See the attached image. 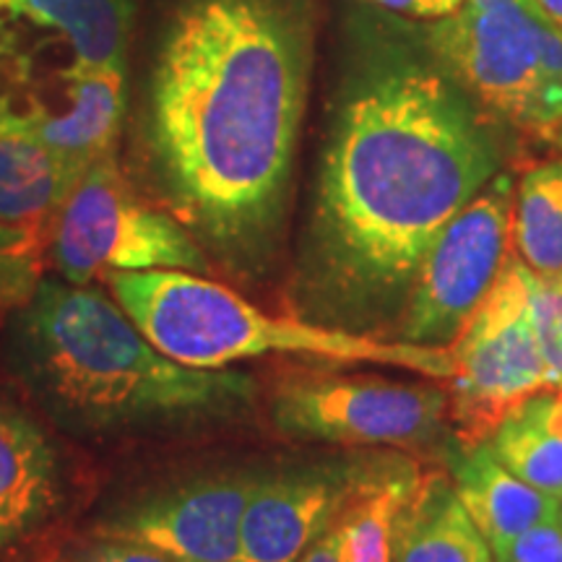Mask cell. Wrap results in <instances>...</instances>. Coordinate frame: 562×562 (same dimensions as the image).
<instances>
[{"mask_svg":"<svg viewBox=\"0 0 562 562\" xmlns=\"http://www.w3.org/2000/svg\"><path fill=\"white\" fill-rule=\"evenodd\" d=\"M497 172L495 136L432 50L364 53L341 83L323 149L302 313L368 336L398 323L435 235Z\"/></svg>","mask_w":562,"mask_h":562,"instance_id":"cell-1","label":"cell"},{"mask_svg":"<svg viewBox=\"0 0 562 562\" xmlns=\"http://www.w3.org/2000/svg\"><path fill=\"white\" fill-rule=\"evenodd\" d=\"M313 63L305 0H180L154 58L140 149L165 209L237 277L279 243Z\"/></svg>","mask_w":562,"mask_h":562,"instance_id":"cell-2","label":"cell"},{"mask_svg":"<svg viewBox=\"0 0 562 562\" xmlns=\"http://www.w3.org/2000/svg\"><path fill=\"white\" fill-rule=\"evenodd\" d=\"M24 339L55 404L94 430L214 417L252 393L240 372L195 370L161 355L115 297L89 284L42 281L24 307Z\"/></svg>","mask_w":562,"mask_h":562,"instance_id":"cell-3","label":"cell"},{"mask_svg":"<svg viewBox=\"0 0 562 562\" xmlns=\"http://www.w3.org/2000/svg\"><path fill=\"white\" fill-rule=\"evenodd\" d=\"M110 294L161 355L186 368L224 370L256 357L284 355L321 362H370L446 383L456 372L451 347L383 341L344 328L273 318L235 290L201 273L157 269L110 273Z\"/></svg>","mask_w":562,"mask_h":562,"instance_id":"cell-4","label":"cell"},{"mask_svg":"<svg viewBox=\"0 0 562 562\" xmlns=\"http://www.w3.org/2000/svg\"><path fill=\"white\" fill-rule=\"evenodd\" d=\"M430 50L476 108L533 133L562 125V32L537 0L463 3L432 26Z\"/></svg>","mask_w":562,"mask_h":562,"instance_id":"cell-5","label":"cell"},{"mask_svg":"<svg viewBox=\"0 0 562 562\" xmlns=\"http://www.w3.org/2000/svg\"><path fill=\"white\" fill-rule=\"evenodd\" d=\"M133 0H0V121L34 131L81 76L125 70Z\"/></svg>","mask_w":562,"mask_h":562,"instance_id":"cell-6","label":"cell"},{"mask_svg":"<svg viewBox=\"0 0 562 562\" xmlns=\"http://www.w3.org/2000/svg\"><path fill=\"white\" fill-rule=\"evenodd\" d=\"M50 261L68 284L87 286L110 273L178 269L209 277L211 261L167 209L133 191L117 151L97 159L55 214Z\"/></svg>","mask_w":562,"mask_h":562,"instance_id":"cell-7","label":"cell"},{"mask_svg":"<svg viewBox=\"0 0 562 562\" xmlns=\"http://www.w3.org/2000/svg\"><path fill=\"white\" fill-rule=\"evenodd\" d=\"M456 372L446 381L456 446L474 448L533 393L550 389L533 336L526 269L510 252L487 297L451 344Z\"/></svg>","mask_w":562,"mask_h":562,"instance_id":"cell-8","label":"cell"},{"mask_svg":"<svg viewBox=\"0 0 562 562\" xmlns=\"http://www.w3.org/2000/svg\"><path fill=\"white\" fill-rule=\"evenodd\" d=\"M513 178L497 172L425 250L398 315V339L451 347L513 252Z\"/></svg>","mask_w":562,"mask_h":562,"instance_id":"cell-9","label":"cell"},{"mask_svg":"<svg viewBox=\"0 0 562 562\" xmlns=\"http://www.w3.org/2000/svg\"><path fill=\"white\" fill-rule=\"evenodd\" d=\"M271 422L286 438L341 446H430L448 427V391L378 375H307L281 383Z\"/></svg>","mask_w":562,"mask_h":562,"instance_id":"cell-10","label":"cell"},{"mask_svg":"<svg viewBox=\"0 0 562 562\" xmlns=\"http://www.w3.org/2000/svg\"><path fill=\"white\" fill-rule=\"evenodd\" d=\"M261 476L237 469L149 492L102 518L91 537L151 547L175 562H237L243 513Z\"/></svg>","mask_w":562,"mask_h":562,"instance_id":"cell-11","label":"cell"},{"mask_svg":"<svg viewBox=\"0 0 562 562\" xmlns=\"http://www.w3.org/2000/svg\"><path fill=\"white\" fill-rule=\"evenodd\" d=\"M362 472L321 463L263 474L245 505L237 562H297L339 521Z\"/></svg>","mask_w":562,"mask_h":562,"instance_id":"cell-12","label":"cell"},{"mask_svg":"<svg viewBox=\"0 0 562 562\" xmlns=\"http://www.w3.org/2000/svg\"><path fill=\"white\" fill-rule=\"evenodd\" d=\"M58 508V451L30 414L0 402V550L37 533Z\"/></svg>","mask_w":562,"mask_h":562,"instance_id":"cell-13","label":"cell"},{"mask_svg":"<svg viewBox=\"0 0 562 562\" xmlns=\"http://www.w3.org/2000/svg\"><path fill=\"white\" fill-rule=\"evenodd\" d=\"M448 469L456 495L487 539L495 560L503 558L531 526L558 518L562 510L558 497L544 495L542 490L531 487L505 469L490 442H480L474 448H461L453 442Z\"/></svg>","mask_w":562,"mask_h":562,"instance_id":"cell-14","label":"cell"},{"mask_svg":"<svg viewBox=\"0 0 562 562\" xmlns=\"http://www.w3.org/2000/svg\"><path fill=\"white\" fill-rule=\"evenodd\" d=\"M391 562H495L451 476H417L393 518Z\"/></svg>","mask_w":562,"mask_h":562,"instance_id":"cell-15","label":"cell"},{"mask_svg":"<svg viewBox=\"0 0 562 562\" xmlns=\"http://www.w3.org/2000/svg\"><path fill=\"white\" fill-rule=\"evenodd\" d=\"M83 170L24 125L0 121V220L45 229Z\"/></svg>","mask_w":562,"mask_h":562,"instance_id":"cell-16","label":"cell"},{"mask_svg":"<svg viewBox=\"0 0 562 562\" xmlns=\"http://www.w3.org/2000/svg\"><path fill=\"white\" fill-rule=\"evenodd\" d=\"M125 115V70H94L76 81L70 104L32 133L83 172L117 151Z\"/></svg>","mask_w":562,"mask_h":562,"instance_id":"cell-17","label":"cell"},{"mask_svg":"<svg viewBox=\"0 0 562 562\" xmlns=\"http://www.w3.org/2000/svg\"><path fill=\"white\" fill-rule=\"evenodd\" d=\"M487 442L518 480L562 501V391L533 393Z\"/></svg>","mask_w":562,"mask_h":562,"instance_id":"cell-18","label":"cell"},{"mask_svg":"<svg viewBox=\"0 0 562 562\" xmlns=\"http://www.w3.org/2000/svg\"><path fill=\"white\" fill-rule=\"evenodd\" d=\"M513 252L533 277L562 279V159L524 175L513 195Z\"/></svg>","mask_w":562,"mask_h":562,"instance_id":"cell-19","label":"cell"},{"mask_svg":"<svg viewBox=\"0 0 562 562\" xmlns=\"http://www.w3.org/2000/svg\"><path fill=\"white\" fill-rule=\"evenodd\" d=\"M417 476L404 467L364 469L339 516L341 562H391L393 518Z\"/></svg>","mask_w":562,"mask_h":562,"instance_id":"cell-20","label":"cell"},{"mask_svg":"<svg viewBox=\"0 0 562 562\" xmlns=\"http://www.w3.org/2000/svg\"><path fill=\"white\" fill-rule=\"evenodd\" d=\"M42 281V229L0 220V311L30 305Z\"/></svg>","mask_w":562,"mask_h":562,"instance_id":"cell-21","label":"cell"},{"mask_svg":"<svg viewBox=\"0 0 562 562\" xmlns=\"http://www.w3.org/2000/svg\"><path fill=\"white\" fill-rule=\"evenodd\" d=\"M526 284H529L531 326L537 347L542 351L547 381L552 391H562V279L533 277L526 269Z\"/></svg>","mask_w":562,"mask_h":562,"instance_id":"cell-22","label":"cell"},{"mask_svg":"<svg viewBox=\"0 0 562 562\" xmlns=\"http://www.w3.org/2000/svg\"><path fill=\"white\" fill-rule=\"evenodd\" d=\"M495 562H562V521L547 518V521L531 526L521 533L510 550Z\"/></svg>","mask_w":562,"mask_h":562,"instance_id":"cell-23","label":"cell"},{"mask_svg":"<svg viewBox=\"0 0 562 562\" xmlns=\"http://www.w3.org/2000/svg\"><path fill=\"white\" fill-rule=\"evenodd\" d=\"M70 562H175L167 554H161L151 547H140L121 539L91 537V542L81 544L70 554Z\"/></svg>","mask_w":562,"mask_h":562,"instance_id":"cell-24","label":"cell"},{"mask_svg":"<svg viewBox=\"0 0 562 562\" xmlns=\"http://www.w3.org/2000/svg\"><path fill=\"white\" fill-rule=\"evenodd\" d=\"M370 3L389 9L393 13H404L414 19H446L461 9L467 0H370Z\"/></svg>","mask_w":562,"mask_h":562,"instance_id":"cell-25","label":"cell"},{"mask_svg":"<svg viewBox=\"0 0 562 562\" xmlns=\"http://www.w3.org/2000/svg\"><path fill=\"white\" fill-rule=\"evenodd\" d=\"M297 562H341V526L336 521Z\"/></svg>","mask_w":562,"mask_h":562,"instance_id":"cell-26","label":"cell"},{"mask_svg":"<svg viewBox=\"0 0 562 562\" xmlns=\"http://www.w3.org/2000/svg\"><path fill=\"white\" fill-rule=\"evenodd\" d=\"M542 11L554 21V26L562 32V0H537Z\"/></svg>","mask_w":562,"mask_h":562,"instance_id":"cell-27","label":"cell"},{"mask_svg":"<svg viewBox=\"0 0 562 562\" xmlns=\"http://www.w3.org/2000/svg\"><path fill=\"white\" fill-rule=\"evenodd\" d=\"M469 5H476V9H490V5H501V3H510V0H467Z\"/></svg>","mask_w":562,"mask_h":562,"instance_id":"cell-28","label":"cell"},{"mask_svg":"<svg viewBox=\"0 0 562 562\" xmlns=\"http://www.w3.org/2000/svg\"><path fill=\"white\" fill-rule=\"evenodd\" d=\"M560 521H562V510H560Z\"/></svg>","mask_w":562,"mask_h":562,"instance_id":"cell-29","label":"cell"}]
</instances>
